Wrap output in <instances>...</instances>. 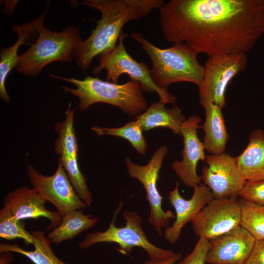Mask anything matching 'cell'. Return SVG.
<instances>
[{
	"label": "cell",
	"instance_id": "obj_1",
	"mask_svg": "<svg viewBox=\"0 0 264 264\" xmlns=\"http://www.w3.org/2000/svg\"><path fill=\"white\" fill-rule=\"evenodd\" d=\"M159 10L167 41L209 57L246 54L264 34V0H171Z\"/></svg>",
	"mask_w": 264,
	"mask_h": 264
},
{
	"label": "cell",
	"instance_id": "obj_2",
	"mask_svg": "<svg viewBox=\"0 0 264 264\" xmlns=\"http://www.w3.org/2000/svg\"><path fill=\"white\" fill-rule=\"evenodd\" d=\"M162 0H86L82 3L99 10L101 18L89 37L76 47L73 55L79 67L85 71L93 58L104 55L116 46L123 27L128 22L138 20L159 9Z\"/></svg>",
	"mask_w": 264,
	"mask_h": 264
},
{
	"label": "cell",
	"instance_id": "obj_3",
	"mask_svg": "<svg viewBox=\"0 0 264 264\" xmlns=\"http://www.w3.org/2000/svg\"><path fill=\"white\" fill-rule=\"evenodd\" d=\"M131 36L138 42L149 56L152 64L151 76L159 88L167 90L171 84L180 82L201 84L204 66L197 59L198 54L182 44H174L167 48H158L140 33L132 32Z\"/></svg>",
	"mask_w": 264,
	"mask_h": 264
},
{
	"label": "cell",
	"instance_id": "obj_4",
	"mask_svg": "<svg viewBox=\"0 0 264 264\" xmlns=\"http://www.w3.org/2000/svg\"><path fill=\"white\" fill-rule=\"evenodd\" d=\"M54 78L73 84L76 88L62 87L66 92L77 96L81 111L96 103L102 102L121 109L129 117L137 116L147 109V103L138 82L131 80L122 84L87 76L83 80L68 78L51 73Z\"/></svg>",
	"mask_w": 264,
	"mask_h": 264
},
{
	"label": "cell",
	"instance_id": "obj_5",
	"mask_svg": "<svg viewBox=\"0 0 264 264\" xmlns=\"http://www.w3.org/2000/svg\"><path fill=\"white\" fill-rule=\"evenodd\" d=\"M37 31L39 37L30 48L19 56L17 71L37 76L47 65L56 61L71 62L74 51L82 41L78 28L69 26L59 32L48 30L42 22Z\"/></svg>",
	"mask_w": 264,
	"mask_h": 264
},
{
	"label": "cell",
	"instance_id": "obj_6",
	"mask_svg": "<svg viewBox=\"0 0 264 264\" xmlns=\"http://www.w3.org/2000/svg\"><path fill=\"white\" fill-rule=\"evenodd\" d=\"M123 216L126 220L124 226L117 227L113 219L104 231L88 233L79 243V247L86 249L98 243H115L119 247L117 250L126 255L131 254L133 248L138 247L143 249L152 260H166L176 254L172 250L154 245L148 240L142 229V219L136 212L126 210Z\"/></svg>",
	"mask_w": 264,
	"mask_h": 264
},
{
	"label": "cell",
	"instance_id": "obj_7",
	"mask_svg": "<svg viewBox=\"0 0 264 264\" xmlns=\"http://www.w3.org/2000/svg\"><path fill=\"white\" fill-rule=\"evenodd\" d=\"M127 36L122 32L115 47L108 54L98 57L99 65L92 69V74L98 75L105 69L106 80L115 83L121 74H127L132 80L139 83L144 92H156L162 103L174 105L176 101V96L158 87L152 79L150 69L144 62H137L128 53L124 44V39Z\"/></svg>",
	"mask_w": 264,
	"mask_h": 264
},
{
	"label": "cell",
	"instance_id": "obj_8",
	"mask_svg": "<svg viewBox=\"0 0 264 264\" xmlns=\"http://www.w3.org/2000/svg\"><path fill=\"white\" fill-rule=\"evenodd\" d=\"M245 53L222 54L210 57L204 66L202 81L198 88L199 103L202 106L213 103L226 106L225 94L231 80L246 69Z\"/></svg>",
	"mask_w": 264,
	"mask_h": 264
},
{
	"label": "cell",
	"instance_id": "obj_9",
	"mask_svg": "<svg viewBox=\"0 0 264 264\" xmlns=\"http://www.w3.org/2000/svg\"><path fill=\"white\" fill-rule=\"evenodd\" d=\"M167 152V147L160 146L154 152L148 163L142 166L134 163L129 157L125 159L130 176L138 180L145 188L150 206L148 222L159 236L162 234V228L168 227L171 219L175 217L172 211L163 209V197L157 188L160 170Z\"/></svg>",
	"mask_w": 264,
	"mask_h": 264
},
{
	"label": "cell",
	"instance_id": "obj_10",
	"mask_svg": "<svg viewBox=\"0 0 264 264\" xmlns=\"http://www.w3.org/2000/svg\"><path fill=\"white\" fill-rule=\"evenodd\" d=\"M241 209L236 197L214 198L192 220L195 233L208 241L240 226Z\"/></svg>",
	"mask_w": 264,
	"mask_h": 264
},
{
	"label": "cell",
	"instance_id": "obj_11",
	"mask_svg": "<svg viewBox=\"0 0 264 264\" xmlns=\"http://www.w3.org/2000/svg\"><path fill=\"white\" fill-rule=\"evenodd\" d=\"M27 170L33 188L44 200L52 204L62 216L87 207L77 195L59 161L56 171L51 176L43 175L29 164Z\"/></svg>",
	"mask_w": 264,
	"mask_h": 264
},
{
	"label": "cell",
	"instance_id": "obj_12",
	"mask_svg": "<svg viewBox=\"0 0 264 264\" xmlns=\"http://www.w3.org/2000/svg\"><path fill=\"white\" fill-rule=\"evenodd\" d=\"M200 176L215 198L236 197L246 181L240 172L236 157L229 154L207 155Z\"/></svg>",
	"mask_w": 264,
	"mask_h": 264
},
{
	"label": "cell",
	"instance_id": "obj_13",
	"mask_svg": "<svg viewBox=\"0 0 264 264\" xmlns=\"http://www.w3.org/2000/svg\"><path fill=\"white\" fill-rule=\"evenodd\" d=\"M200 122L201 118L198 115H193L182 123L180 128L184 143L182 159L181 161H174L171 165L180 181L186 186L193 188L201 181V176L197 173L198 163L206 158L203 143L198 135Z\"/></svg>",
	"mask_w": 264,
	"mask_h": 264
},
{
	"label": "cell",
	"instance_id": "obj_14",
	"mask_svg": "<svg viewBox=\"0 0 264 264\" xmlns=\"http://www.w3.org/2000/svg\"><path fill=\"white\" fill-rule=\"evenodd\" d=\"M256 241L240 225L209 241L206 263L245 264L252 253Z\"/></svg>",
	"mask_w": 264,
	"mask_h": 264
},
{
	"label": "cell",
	"instance_id": "obj_15",
	"mask_svg": "<svg viewBox=\"0 0 264 264\" xmlns=\"http://www.w3.org/2000/svg\"><path fill=\"white\" fill-rule=\"evenodd\" d=\"M177 183L169 193L168 199L176 212V220L171 226L164 232L165 239L173 244L179 240L184 226L192 221L199 212L214 198L210 189L205 184L200 183L194 186L192 197L189 199L183 198L179 192Z\"/></svg>",
	"mask_w": 264,
	"mask_h": 264
},
{
	"label": "cell",
	"instance_id": "obj_16",
	"mask_svg": "<svg viewBox=\"0 0 264 264\" xmlns=\"http://www.w3.org/2000/svg\"><path fill=\"white\" fill-rule=\"evenodd\" d=\"M45 201L34 188L22 186L5 195L3 205L20 220L46 218L50 220L47 229H53L60 224L62 216L58 211L46 209Z\"/></svg>",
	"mask_w": 264,
	"mask_h": 264
},
{
	"label": "cell",
	"instance_id": "obj_17",
	"mask_svg": "<svg viewBox=\"0 0 264 264\" xmlns=\"http://www.w3.org/2000/svg\"><path fill=\"white\" fill-rule=\"evenodd\" d=\"M48 6V4L43 14L30 22L22 25H14L11 30L18 34L17 41L12 46L0 51V96L2 100L7 103H10V98L6 90L5 81L8 74L17 66L18 63L19 56H18V50L22 44H25V40L37 31L39 25L44 22Z\"/></svg>",
	"mask_w": 264,
	"mask_h": 264
},
{
	"label": "cell",
	"instance_id": "obj_18",
	"mask_svg": "<svg viewBox=\"0 0 264 264\" xmlns=\"http://www.w3.org/2000/svg\"><path fill=\"white\" fill-rule=\"evenodd\" d=\"M238 169L246 181L264 179V131H253L243 152L236 157Z\"/></svg>",
	"mask_w": 264,
	"mask_h": 264
},
{
	"label": "cell",
	"instance_id": "obj_19",
	"mask_svg": "<svg viewBox=\"0 0 264 264\" xmlns=\"http://www.w3.org/2000/svg\"><path fill=\"white\" fill-rule=\"evenodd\" d=\"M160 100L154 102L134 119L139 122L145 131L163 127L170 129L175 134H180L181 126L186 119L185 116L178 106L169 109Z\"/></svg>",
	"mask_w": 264,
	"mask_h": 264
},
{
	"label": "cell",
	"instance_id": "obj_20",
	"mask_svg": "<svg viewBox=\"0 0 264 264\" xmlns=\"http://www.w3.org/2000/svg\"><path fill=\"white\" fill-rule=\"evenodd\" d=\"M203 107L205 111V119L202 126L205 133L202 142L204 149L213 154L224 153L229 136L222 108L213 103H209Z\"/></svg>",
	"mask_w": 264,
	"mask_h": 264
},
{
	"label": "cell",
	"instance_id": "obj_21",
	"mask_svg": "<svg viewBox=\"0 0 264 264\" xmlns=\"http://www.w3.org/2000/svg\"><path fill=\"white\" fill-rule=\"evenodd\" d=\"M83 211L76 210L63 216L60 224L46 235L51 242L59 244L72 239L79 233L93 227L99 221L98 218L84 214Z\"/></svg>",
	"mask_w": 264,
	"mask_h": 264
},
{
	"label": "cell",
	"instance_id": "obj_22",
	"mask_svg": "<svg viewBox=\"0 0 264 264\" xmlns=\"http://www.w3.org/2000/svg\"><path fill=\"white\" fill-rule=\"evenodd\" d=\"M45 234L44 231L40 230L32 232L34 250H26L16 244L0 243V253L8 251L19 253L26 256L35 264H67L55 255L50 247L51 242Z\"/></svg>",
	"mask_w": 264,
	"mask_h": 264
},
{
	"label": "cell",
	"instance_id": "obj_23",
	"mask_svg": "<svg viewBox=\"0 0 264 264\" xmlns=\"http://www.w3.org/2000/svg\"><path fill=\"white\" fill-rule=\"evenodd\" d=\"M75 109L68 104L66 116L62 122H57L55 130L58 137L55 142V151L60 157L77 158L78 146L73 127Z\"/></svg>",
	"mask_w": 264,
	"mask_h": 264
},
{
	"label": "cell",
	"instance_id": "obj_24",
	"mask_svg": "<svg viewBox=\"0 0 264 264\" xmlns=\"http://www.w3.org/2000/svg\"><path fill=\"white\" fill-rule=\"evenodd\" d=\"M91 130L99 136L109 135L122 137L129 141L134 149L141 155H145L148 147L143 129L137 120L127 122L118 128H101L94 126Z\"/></svg>",
	"mask_w": 264,
	"mask_h": 264
},
{
	"label": "cell",
	"instance_id": "obj_25",
	"mask_svg": "<svg viewBox=\"0 0 264 264\" xmlns=\"http://www.w3.org/2000/svg\"><path fill=\"white\" fill-rule=\"evenodd\" d=\"M240 201L241 209L240 225L256 240H264V205L242 199Z\"/></svg>",
	"mask_w": 264,
	"mask_h": 264
},
{
	"label": "cell",
	"instance_id": "obj_26",
	"mask_svg": "<svg viewBox=\"0 0 264 264\" xmlns=\"http://www.w3.org/2000/svg\"><path fill=\"white\" fill-rule=\"evenodd\" d=\"M58 161L65 170L77 195L87 206H90L93 202L92 195L87 185L86 177L80 170L77 158L59 157Z\"/></svg>",
	"mask_w": 264,
	"mask_h": 264
},
{
	"label": "cell",
	"instance_id": "obj_27",
	"mask_svg": "<svg viewBox=\"0 0 264 264\" xmlns=\"http://www.w3.org/2000/svg\"><path fill=\"white\" fill-rule=\"evenodd\" d=\"M0 237L7 240L22 239L26 244H34L33 237L25 229V223L3 207L0 210Z\"/></svg>",
	"mask_w": 264,
	"mask_h": 264
},
{
	"label": "cell",
	"instance_id": "obj_28",
	"mask_svg": "<svg viewBox=\"0 0 264 264\" xmlns=\"http://www.w3.org/2000/svg\"><path fill=\"white\" fill-rule=\"evenodd\" d=\"M238 196L246 201L264 205V179L246 181Z\"/></svg>",
	"mask_w": 264,
	"mask_h": 264
},
{
	"label": "cell",
	"instance_id": "obj_29",
	"mask_svg": "<svg viewBox=\"0 0 264 264\" xmlns=\"http://www.w3.org/2000/svg\"><path fill=\"white\" fill-rule=\"evenodd\" d=\"M209 246V241L199 238L193 250L175 264H205Z\"/></svg>",
	"mask_w": 264,
	"mask_h": 264
},
{
	"label": "cell",
	"instance_id": "obj_30",
	"mask_svg": "<svg viewBox=\"0 0 264 264\" xmlns=\"http://www.w3.org/2000/svg\"><path fill=\"white\" fill-rule=\"evenodd\" d=\"M245 264H264V240H256Z\"/></svg>",
	"mask_w": 264,
	"mask_h": 264
},
{
	"label": "cell",
	"instance_id": "obj_31",
	"mask_svg": "<svg viewBox=\"0 0 264 264\" xmlns=\"http://www.w3.org/2000/svg\"><path fill=\"white\" fill-rule=\"evenodd\" d=\"M181 258L180 253L176 254L166 260H152L150 259L145 262L143 264H175Z\"/></svg>",
	"mask_w": 264,
	"mask_h": 264
},
{
	"label": "cell",
	"instance_id": "obj_32",
	"mask_svg": "<svg viewBox=\"0 0 264 264\" xmlns=\"http://www.w3.org/2000/svg\"><path fill=\"white\" fill-rule=\"evenodd\" d=\"M5 2L6 3V4H5L6 5L5 6L4 10H5L6 12L8 13H12L14 10L16 4L17 2V0H16V1L12 0L11 5H9L10 4L9 2H8V1H6V2Z\"/></svg>",
	"mask_w": 264,
	"mask_h": 264
}]
</instances>
